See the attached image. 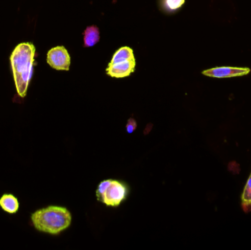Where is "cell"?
Listing matches in <instances>:
<instances>
[{
    "label": "cell",
    "instance_id": "3",
    "mask_svg": "<svg viewBox=\"0 0 251 250\" xmlns=\"http://www.w3.org/2000/svg\"><path fill=\"white\" fill-rule=\"evenodd\" d=\"M128 189L122 182L116 180L101 182L97 188V200L108 206H119L126 198Z\"/></svg>",
    "mask_w": 251,
    "mask_h": 250
},
{
    "label": "cell",
    "instance_id": "9",
    "mask_svg": "<svg viewBox=\"0 0 251 250\" xmlns=\"http://www.w3.org/2000/svg\"><path fill=\"white\" fill-rule=\"evenodd\" d=\"M135 60L133 50L128 46H124L119 48L112 58L110 63H121V62L127 61V60Z\"/></svg>",
    "mask_w": 251,
    "mask_h": 250
},
{
    "label": "cell",
    "instance_id": "6",
    "mask_svg": "<svg viewBox=\"0 0 251 250\" xmlns=\"http://www.w3.org/2000/svg\"><path fill=\"white\" fill-rule=\"evenodd\" d=\"M135 60H127L117 63H109L106 69L107 75L113 78H125L130 76L135 68Z\"/></svg>",
    "mask_w": 251,
    "mask_h": 250
},
{
    "label": "cell",
    "instance_id": "7",
    "mask_svg": "<svg viewBox=\"0 0 251 250\" xmlns=\"http://www.w3.org/2000/svg\"><path fill=\"white\" fill-rule=\"evenodd\" d=\"M0 207L9 214H16L19 211V201L14 195L4 194L0 198Z\"/></svg>",
    "mask_w": 251,
    "mask_h": 250
},
{
    "label": "cell",
    "instance_id": "5",
    "mask_svg": "<svg viewBox=\"0 0 251 250\" xmlns=\"http://www.w3.org/2000/svg\"><path fill=\"white\" fill-rule=\"evenodd\" d=\"M251 72L249 68L217 67L202 71V74L212 78H232L246 76Z\"/></svg>",
    "mask_w": 251,
    "mask_h": 250
},
{
    "label": "cell",
    "instance_id": "10",
    "mask_svg": "<svg viewBox=\"0 0 251 250\" xmlns=\"http://www.w3.org/2000/svg\"><path fill=\"white\" fill-rule=\"evenodd\" d=\"M242 206L246 212L251 211V173L242 195Z\"/></svg>",
    "mask_w": 251,
    "mask_h": 250
},
{
    "label": "cell",
    "instance_id": "1",
    "mask_svg": "<svg viewBox=\"0 0 251 250\" xmlns=\"http://www.w3.org/2000/svg\"><path fill=\"white\" fill-rule=\"evenodd\" d=\"M35 47L31 42L16 45L10 57V66L18 95L25 98L33 72Z\"/></svg>",
    "mask_w": 251,
    "mask_h": 250
},
{
    "label": "cell",
    "instance_id": "4",
    "mask_svg": "<svg viewBox=\"0 0 251 250\" xmlns=\"http://www.w3.org/2000/svg\"><path fill=\"white\" fill-rule=\"evenodd\" d=\"M47 63L57 70H69L71 57L64 46H56L47 53Z\"/></svg>",
    "mask_w": 251,
    "mask_h": 250
},
{
    "label": "cell",
    "instance_id": "12",
    "mask_svg": "<svg viewBox=\"0 0 251 250\" xmlns=\"http://www.w3.org/2000/svg\"><path fill=\"white\" fill-rule=\"evenodd\" d=\"M126 127V132L128 134L133 133L134 131L135 130L136 128H137V122H136L134 118H130L128 120V123H127Z\"/></svg>",
    "mask_w": 251,
    "mask_h": 250
},
{
    "label": "cell",
    "instance_id": "2",
    "mask_svg": "<svg viewBox=\"0 0 251 250\" xmlns=\"http://www.w3.org/2000/svg\"><path fill=\"white\" fill-rule=\"evenodd\" d=\"M31 220L38 231L57 235L71 226L72 217L67 208L51 205L35 211Z\"/></svg>",
    "mask_w": 251,
    "mask_h": 250
},
{
    "label": "cell",
    "instance_id": "8",
    "mask_svg": "<svg viewBox=\"0 0 251 250\" xmlns=\"http://www.w3.org/2000/svg\"><path fill=\"white\" fill-rule=\"evenodd\" d=\"M84 46L92 47L100 41V29L97 26H90L83 32Z\"/></svg>",
    "mask_w": 251,
    "mask_h": 250
},
{
    "label": "cell",
    "instance_id": "11",
    "mask_svg": "<svg viewBox=\"0 0 251 250\" xmlns=\"http://www.w3.org/2000/svg\"><path fill=\"white\" fill-rule=\"evenodd\" d=\"M185 2V0H165V7L170 10H175L180 8Z\"/></svg>",
    "mask_w": 251,
    "mask_h": 250
}]
</instances>
